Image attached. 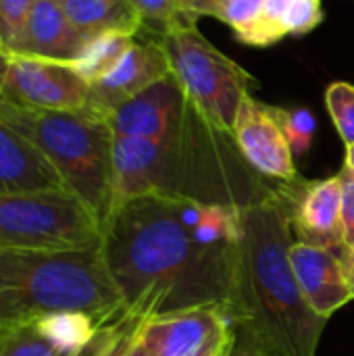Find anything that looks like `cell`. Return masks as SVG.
I'll return each mask as SVG.
<instances>
[{
  "mask_svg": "<svg viewBox=\"0 0 354 356\" xmlns=\"http://www.w3.org/2000/svg\"><path fill=\"white\" fill-rule=\"evenodd\" d=\"M173 196H138L117 204L102 225L100 252L125 311L140 321L234 302V246H202Z\"/></svg>",
  "mask_w": 354,
  "mask_h": 356,
  "instance_id": "obj_1",
  "label": "cell"
},
{
  "mask_svg": "<svg viewBox=\"0 0 354 356\" xmlns=\"http://www.w3.org/2000/svg\"><path fill=\"white\" fill-rule=\"evenodd\" d=\"M290 246L292 225L280 186L240 209L230 319L238 340L259 356H317L325 330L328 319L309 307L298 286Z\"/></svg>",
  "mask_w": 354,
  "mask_h": 356,
  "instance_id": "obj_2",
  "label": "cell"
},
{
  "mask_svg": "<svg viewBox=\"0 0 354 356\" xmlns=\"http://www.w3.org/2000/svg\"><path fill=\"white\" fill-rule=\"evenodd\" d=\"M63 311L86 313L100 327L129 317L100 248H0V327L15 332Z\"/></svg>",
  "mask_w": 354,
  "mask_h": 356,
  "instance_id": "obj_3",
  "label": "cell"
},
{
  "mask_svg": "<svg viewBox=\"0 0 354 356\" xmlns=\"http://www.w3.org/2000/svg\"><path fill=\"white\" fill-rule=\"evenodd\" d=\"M0 119L27 138L104 225L113 211V142L106 119L83 111H42L0 96Z\"/></svg>",
  "mask_w": 354,
  "mask_h": 356,
  "instance_id": "obj_4",
  "label": "cell"
},
{
  "mask_svg": "<svg viewBox=\"0 0 354 356\" xmlns=\"http://www.w3.org/2000/svg\"><path fill=\"white\" fill-rule=\"evenodd\" d=\"M154 42L163 48L194 115L213 134L232 138L236 115L250 94L255 77L215 48L196 23L179 25Z\"/></svg>",
  "mask_w": 354,
  "mask_h": 356,
  "instance_id": "obj_5",
  "label": "cell"
},
{
  "mask_svg": "<svg viewBox=\"0 0 354 356\" xmlns=\"http://www.w3.org/2000/svg\"><path fill=\"white\" fill-rule=\"evenodd\" d=\"M100 244V221L69 190L0 194V248L92 250Z\"/></svg>",
  "mask_w": 354,
  "mask_h": 356,
  "instance_id": "obj_6",
  "label": "cell"
},
{
  "mask_svg": "<svg viewBox=\"0 0 354 356\" xmlns=\"http://www.w3.org/2000/svg\"><path fill=\"white\" fill-rule=\"evenodd\" d=\"M184 159V142L169 144L146 138L115 136L113 209L125 200L148 194L198 200Z\"/></svg>",
  "mask_w": 354,
  "mask_h": 356,
  "instance_id": "obj_7",
  "label": "cell"
},
{
  "mask_svg": "<svg viewBox=\"0 0 354 356\" xmlns=\"http://www.w3.org/2000/svg\"><path fill=\"white\" fill-rule=\"evenodd\" d=\"M138 342L150 356H232L236 327L215 307H196L144 319Z\"/></svg>",
  "mask_w": 354,
  "mask_h": 356,
  "instance_id": "obj_8",
  "label": "cell"
},
{
  "mask_svg": "<svg viewBox=\"0 0 354 356\" xmlns=\"http://www.w3.org/2000/svg\"><path fill=\"white\" fill-rule=\"evenodd\" d=\"M92 83L71 63L10 54L0 79V96L29 108L83 111Z\"/></svg>",
  "mask_w": 354,
  "mask_h": 356,
  "instance_id": "obj_9",
  "label": "cell"
},
{
  "mask_svg": "<svg viewBox=\"0 0 354 356\" xmlns=\"http://www.w3.org/2000/svg\"><path fill=\"white\" fill-rule=\"evenodd\" d=\"M280 194L288 211L292 236L300 244L330 250H346L342 225V181L328 179L280 181Z\"/></svg>",
  "mask_w": 354,
  "mask_h": 356,
  "instance_id": "obj_10",
  "label": "cell"
},
{
  "mask_svg": "<svg viewBox=\"0 0 354 356\" xmlns=\"http://www.w3.org/2000/svg\"><path fill=\"white\" fill-rule=\"evenodd\" d=\"M188 111L192 108L186 94L171 73L121 104L108 117V123L115 136L179 144L184 142Z\"/></svg>",
  "mask_w": 354,
  "mask_h": 356,
  "instance_id": "obj_11",
  "label": "cell"
},
{
  "mask_svg": "<svg viewBox=\"0 0 354 356\" xmlns=\"http://www.w3.org/2000/svg\"><path fill=\"white\" fill-rule=\"evenodd\" d=\"M232 140L259 175L275 181H294V152L284 136V129L273 113V106L252 98H244L232 129Z\"/></svg>",
  "mask_w": 354,
  "mask_h": 356,
  "instance_id": "obj_12",
  "label": "cell"
},
{
  "mask_svg": "<svg viewBox=\"0 0 354 356\" xmlns=\"http://www.w3.org/2000/svg\"><path fill=\"white\" fill-rule=\"evenodd\" d=\"M167 75H171V67L159 42L136 40L121 60L92 83L86 111L108 121L121 104Z\"/></svg>",
  "mask_w": 354,
  "mask_h": 356,
  "instance_id": "obj_13",
  "label": "cell"
},
{
  "mask_svg": "<svg viewBox=\"0 0 354 356\" xmlns=\"http://www.w3.org/2000/svg\"><path fill=\"white\" fill-rule=\"evenodd\" d=\"M346 250H330L300 242H292L290 246V261L298 286L309 307L323 319H330L354 300Z\"/></svg>",
  "mask_w": 354,
  "mask_h": 356,
  "instance_id": "obj_14",
  "label": "cell"
},
{
  "mask_svg": "<svg viewBox=\"0 0 354 356\" xmlns=\"http://www.w3.org/2000/svg\"><path fill=\"white\" fill-rule=\"evenodd\" d=\"M88 40L90 38L69 21L58 0H35L8 52L73 63Z\"/></svg>",
  "mask_w": 354,
  "mask_h": 356,
  "instance_id": "obj_15",
  "label": "cell"
},
{
  "mask_svg": "<svg viewBox=\"0 0 354 356\" xmlns=\"http://www.w3.org/2000/svg\"><path fill=\"white\" fill-rule=\"evenodd\" d=\"M65 188L46 156L0 119V194Z\"/></svg>",
  "mask_w": 354,
  "mask_h": 356,
  "instance_id": "obj_16",
  "label": "cell"
},
{
  "mask_svg": "<svg viewBox=\"0 0 354 356\" xmlns=\"http://www.w3.org/2000/svg\"><path fill=\"white\" fill-rule=\"evenodd\" d=\"M69 21L88 38L121 31L140 35L142 21L129 0H58Z\"/></svg>",
  "mask_w": 354,
  "mask_h": 356,
  "instance_id": "obj_17",
  "label": "cell"
},
{
  "mask_svg": "<svg viewBox=\"0 0 354 356\" xmlns=\"http://www.w3.org/2000/svg\"><path fill=\"white\" fill-rule=\"evenodd\" d=\"M33 327L61 356H75L81 353L100 330V325L90 315L75 311L42 315L33 321Z\"/></svg>",
  "mask_w": 354,
  "mask_h": 356,
  "instance_id": "obj_18",
  "label": "cell"
},
{
  "mask_svg": "<svg viewBox=\"0 0 354 356\" xmlns=\"http://www.w3.org/2000/svg\"><path fill=\"white\" fill-rule=\"evenodd\" d=\"M134 42L136 35L121 33V31H106V33L92 35L71 65L77 69V73L83 79L94 83L121 60V56L129 50Z\"/></svg>",
  "mask_w": 354,
  "mask_h": 356,
  "instance_id": "obj_19",
  "label": "cell"
},
{
  "mask_svg": "<svg viewBox=\"0 0 354 356\" xmlns=\"http://www.w3.org/2000/svg\"><path fill=\"white\" fill-rule=\"evenodd\" d=\"M136 13L140 15L142 21V31L148 40H159L167 31L186 25V23H198L192 21L184 6L182 0H129Z\"/></svg>",
  "mask_w": 354,
  "mask_h": 356,
  "instance_id": "obj_20",
  "label": "cell"
},
{
  "mask_svg": "<svg viewBox=\"0 0 354 356\" xmlns=\"http://www.w3.org/2000/svg\"><path fill=\"white\" fill-rule=\"evenodd\" d=\"M288 2L290 0H263L259 17L244 29L236 31V38L257 48H265L284 40L286 38L284 13L288 8Z\"/></svg>",
  "mask_w": 354,
  "mask_h": 356,
  "instance_id": "obj_21",
  "label": "cell"
},
{
  "mask_svg": "<svg viewBox=\"0 0 354 356\" xmlns=\"http://www.w3.org/2000/svg\"><path fill=\"white\" fill-rule=\"evenodd\" d=\"M273 113L284 129V136L294 152V156H303L311 150L313 146V138L317 131V119L315 115L305 108H282V106H273Z\"/></svg>",
  "mask_w": 354,
  "mask_h": 356,
  "instance_id": "obj_22",
  "label": "cell"
},
{
  "mask_svg": "<svg viewBox=\"0 0 354 356\" xmlns=\"http://www.w3.org/2000/svg\"><path fill=\"white\" fill-rule=\"evenodd\" d=\"M325 106L336 131L346 146L354 144V86L348 81H334L325 90Z\"/></svg>",
  "mask_w": 354,
  "mask_h": 356,
  "instance_id": "obj_23",
  "label": "cell"
},
{
  "mask_svg": "<svg viewBox=\"0 0 354 356\" xmlns=\"http://www.w3.org/2000/svg\"><path fill=\"white\" fill-rule=\"evenodd\" d=\"M0 356H61L33 327H17L0 346Z\"/></svg>",
  "mask_w": 354,
  "mask_h": 356,
  "instance_id": "obj_24",
  "label": "cell"
},
{
  "mask_svg": "<svg viewBox=\"0 0 354 356\" xmlns=\"http://www.w3.org/2000/svg\"><path fill=\"white\" fill-rule=\"evenodd\" d=\"M323 21L321 0H290L284 13L286 35H307Z\"/></svg>",
  "mask_w": 354,
  "mask_h": 356,
  "instance_id": "obj_25",
  "label": "cell"
},
{
  "mask_svg": "<svg viewBox=\"0 0 354 356\" xmlns=\"http://www.w3.org/2000/svg\"><path fill=\"white\" fill-rule=\"evenodd\" d=\"M263 0H213L211 17L221 19L234 31L250 25L261 13Z\"/></svg>",
  "mask_w": 354,
  "mask_h": 356,
  "instance_id": "obj_26",
  "label": "cell"
},
{
  "mask_svg": "<svg viewBox=\"0 0 354 356\" xmlns=\"http://www.w3.org/2000/svg\"><path fill=\"white\" fill-rule=\"evenodd\" d=\"M35 0H0V42L6 50L21 33Z\"/></svg>",
  "mask_w": 354,
  "mask_h": 356,
  "instance_id": "obj_27",
  "label": "cell"
},
{
  "mask_svg": "<svg viewBox=\"0 0 354 356\" xmlns=\"http://www.w3.org/2000/svg\"><path fill=\"white\" fill-rule=\"evenodd\" d=\"M342 181V225H344V242L346 246L354 244V175L342 169L340 173Z\"/></svg>",
  "mask_w": 354,
  "mask_h": 356,
  "instance_id": "obj_28",
  "label": "cell"
},
{
  "mask_svg": "<svg viewBox=\"0 0 354 356\" xmlns=\"http://www.w3.org/2000/svg\"><path fill=\"white\" fill-rule=\"evenodd\" d=\"M125 321H127V317H125L123 321H119V323H113V325H104V327H100V330L96 332V336L90 340V344H88L81 353H77L75 356L108 355V350L115 346V342H117V338H119V334H121V330H123Z\"/></svg>",
  "mask_w": 354,
  "mask_h": 356,
  "instance_id": "obj_29",
  "label": "cell"
},
{
  "mask_svg": "<svg viewBox=\"0 0 354 356\" xmlns=\"http://www.w3.org/2000/svg\"><path fill=\"white\" fill-rule=\"evenodd\" d=\"M140 319H136V317H127V321H125V325H123V330H121V334H119V338H117V342H115V346L108 350V355L106 356H127L129 355V350H131V346L136 344V340H138V330H140Z\"/></svg>",
  "mask_w": 354,
  "mask_h": 356,
  "instance_id": "obj_30",
  "label": "cell"
},
{
  "mask_svg": "<svg viewBox=\"0 0 354 356\" xmlns=\"http://www.w3.org/2000/svg\"><path fill=\"white\" fill-rule=\"evenodd\" d=\"M182 6L192 21H198L200 17H211L213 0H182Z\"/></svg>",
  "mask_w": 354,
  "mask_h": 356,
  "instance_id": "obj_31",
  "label": "cell"
},
{
  "mask_svg": "<svg viewBox=\"0 0 354 356\" xmlns=\"http://www.w3.org/2000/svg\"><path fill=\"white\" fill-rule=\"evenodd\" d=\"M232 356H259L250 346H246L242 340H238V336H236V346H234V353Z\"/></svg>",
  "mask_w": 354,
  "mask_h": 356,
  "instance_id": "obj_32",
  "label": "cell"
},
{
  "mask_svg": "<svg viewBox=\"0 0 354 356\" xmlns=\"http://www.w3.org/2000/svg\"><path fill=\"white\" fill-rule=\"evenodd\" d=\"M346 267H348V277H351V286H353L354 294V244L348 246V250H346Z\"/></svg>",
  "mask_w": 354,
  "mask_h": 356,
  "instance_id": "obj_33",
  "label": "cell"
},
{
  "mask_svg": "<svg viewBox=\"0 0 354 356\" xmlns=\"http://www.w3.org/2000/svg\"><path fill=\"white\" fill-rule=\"evenodd\" d=\"M344 169L354 175V144L346 146V156H344Z\"/></svg>",
  "mask_w": 354,
  "mask_h": 356,
  "instance_id": "obj_34",
  "label": "cell"
},
{
  "mask_svg": "<svg viewBox=\"0 0 354 356\" xmlns=\"http://www.w3.org/2000/svg\"><path fill=\"white\" fill-rule=\"evenodd\" d=\"M8 56H10V52H8V50L4 48V44L0 42V79H2V75H4V69H6Z\"/></svg>",
  "mask_w": 354,
  "mask_h": 356,
  "instance_id": "obj_35",
  "label": "cell"
},
{
  "mask_svg": "<svg viewBox=\"0 0 354 356\" xmlns=\"http://www.w3.org/2000/svg\"><path fill=\"white\" fill-rule=\"evenodd\" d=\"M127 356H150L146 350H144V346L136 340V344L131 346V350H129V355Z\"/></svg>",
  "mask_w": 354,
  "mask_h": 356,
  "instance_id": "obj_36",
  "label": "cell"
},
{
  "mask_svg": "<svg viewBox=\"0 0 354 356\" xmlns=\"http://www.w3.org/2000/svg\"><path fill=\"white\" fill-rule=\"evenodd\" d=\"M10 334H13V332H8V330H2V327H0V346H2V342H4Z\"/></svg>",
  "mask_w": 354,
  "mask_h": 356,
  "instance_id": "obj_37",
  "label": "cell"
}]
</instances>
